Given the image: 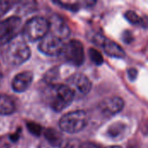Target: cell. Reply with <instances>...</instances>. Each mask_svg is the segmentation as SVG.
Listing matches in <instances>:
<instances>
[{
  "label": "cell",
  "mask_w": 148,
  "mask_h": 148,
  "mask_svg": "<svg viewBox=\"0 0 148 148\" xmlns=\"http://www.w3.org/2000/svg\"><path fill=\"white\" fill-rule=\"evenodd\" d=\"M66 85L71 90L74 97H83L87 95L92 88L90 80L81 73H76L71 75L67 80Z\"/></svg>",
  "instance_id": "obj_6"
},
{
  "label": "cell",
  "mask_w": 148,
  "mask_h": 148,
  "mask_svg": "<svg viewBox=\"0 0 148 148\" xmlns=\"http://www.w3.org/2000/svg\"><path fill=\"white\" fill-rule=\"evenodd\" d=\"M45 137L47 140L53 146H58L61 143V136L54 129H47L45 132Z\"/></svg>",
  "instance_id": "obj_15"
},
{
  "label": "cell",
  "mask_w": 148,
  "mask_h": 148,
  "mask_svg": "<svg viewBox=\"0 0 148 148\" xmlns=\"http://www.w3.org/2000/svg\"><path fill=\"white\" fill-rule=\"evenodd\" d=\"M33 81V74L30 71H24L17 74L11 82L12 89L17 93L26 91Z\"/></svg>",
  "instance_id": "obj_12"
},
{
  "label": "cell",
  "mask_w": 148,
  "mask_h": 148,
  "mask_svg": "<svg viewBox=\"0 0 148 148\" xmlns=\"http://www.w3.org/2000/svg\"><path fill=\"white\" fill-rule=\"evenodd\" d=\"M12 5H13L12 2L0 0V19L11 9Z\"/></svg>",
  "instance_id": "obj_18"
},
{
  "label": "cell",
  "mask_w": 148,
  "mask_h": 148,
  "mask_svg": "<svg viewBox=\"0 0 148 148\" xmlns=\"http://www.w3.org/2000/svg\"><path fill=\"white\" fill-rule=\"evenodd\" d=\"M49 21V32L56 37L63 40L67 38L70 34V29L67 23L60 16L53 15Z\"/></svg>",
  "instance_id": "obj_10"
},
{
  "label": "cell",
  "mask_w": 148,
  "mask_h": 148,
  "mask_svg": "<svg viewBox=\"0 0 148 148\" xmlns=\"http://www.w3.org/2000/svg\"><path fill=\"white\" fill-rule=\"evenodd\" d=\"M106 148H122L121 147H120V146H112V147H106Z\"/></svg>",
  "instance_id": "obj_22"
},
{
  "label": "cell",
  "mask_w": 148,
  "mask_h": 148,
  "mask_svg": "<svg viewBox=\"0 0 148 148\" xmlns=\"http://www.w3.org/2000/svg\"><path fill=\"white\" fill-rule=\"evenodd\" d=\"M125 17L132 24H134V25H142V23H143L142 18L136 12H134L133 10L127 11L125 13Z\"/></svg>",
  "instance_id": "obj_16"
},
{
  "label": "cell",
  "mask_w": 148,
  "mask_h": 148,
  "mask_svg": "<svg viewBox=\"0 0 148 148\" xmlns=\"http://www.w3.org/2000/svg\"><path fill=\"white\" fill-rule=\"evenodd\" d=\"M64 42L62 39L50 34L49 32L40 40L38 48L39 50L47 56H60L62 52Z\"/></svg>",
  "instance_id": "obj_8"
},
{
  "label": "cell",
  "mask_w": 148,
  "mask_h": 148,
  "mask_svg": "<svg viewBox=\"0 0 148 148\" xmlns=\"http://www.w3.org/2000/svg\"><path fill=\"white\" fill-rule=\"evenodd\" d=\"M28 128L29 129V131L36 134V135H39L42 132V128L39 125H36V124H33V123H29L28 125Z\"/></svg>",
  "instance_id": "obj_19"
},
{
  "label": "cell",
  "mask_w": 148,
  "mask_h": 148,
  "mask_svg": "<svg viewBox=\"0 0 148 148\" xmlns=\"http://www.w3.org/2000/svg\"><path fill=\"white\" fill-rule=\"evenodd\" d=\"M80 148H99L97 146H95V145H94V144H92V143H84V144H82Z\"/></svg>",
  "instance_id": "obj_21"
},
{
  "label": "cell",
  "mask_w": 148,
  "mask_h": 148,
  "mask_svg": "<svg viewBox=\"0 0 148 148\" xmlns=\"http://www.w3.org/2000/svg\"><path fill=\"white\" fill-rule=\"evenodd\" d=\"M61 55L66 62L75 66H81L85 60L83 45L78 40H71L65 43Z\"/></svg>",
  "instance_id": "obj_5"
},
{
  "label": "cell",
  "mask_w": 148,
  "mask_h": 148,
  "mask_svg": "<svg viewBox=\"0 0 148 148\" xmlns=\"http://www.w3.org/2000/svg\"><path fill=\"white\" fill-rule=\"evenodd\" d=\"M21 23V18L16 16L0 22V45L8 43L16 37Z\"/></svg>",
  "instance_id": "obj_7"
},
{
  "label": "cell",
  "mask_w": 148,
  "mask_h": 148,
  "mask_svg": "<svg viewBox=\"0 0 148 148\" xmlns=\"http://www.w3.org/2000/svg\"><path fill=\"white\" fill-rule=\"evenodd\" d=\"M124 101L119 96L104 99L99 105L100 111L106 116H112L120 113L124 108Z\"/></svg>",
  "instance_id": "obj_11"
},
{
  "label": "cell",
  "mask_w": 148,
  "mask_h": 148,
  "mask_svg": "<svg viewBox=\"0 0 148 148\" xmlns=\"http://www.w3.org/2000/svg\"><path fill=\"white\" fill-rule=\"evenodd\" d=\"M88 54H89V57L91 61L96 65H101L103 63V56H101L100 51H98L97 49H90L88 51Z\"/></svg>",
  "instance_id": "obj_17"
},
{
  "label": "cell",
  "mask_w": 148,
  "mask_h": 148,
  "mask_svg": "<svg viewBox=\"0 0 148 148\" xmlns=\"http://www.w3.org/2000/svg\"><path fill=\"white\" fill-rule=\"evenodd\" d=\"M44 99L52 110L61 112L71 104L74 95L66 84H51L44 91Z\"/></svg>",
  "instance_id": "obj_1"
},
{
  "label": "cell",
  "mask_w": 148,
  "mask_h": 148,
  "mask_svg": "<svg viewBox=\"0 0 148 148\" xmlns=\"http://www.w3.org/2000/svg\"><path fill=\"white\" fill-rule=\"evenodd\" d=\"M2 78H3V75H2V74L0 73V82H1V80H2Z\"/></svg>",
  "instance_id": "obj_23"
},
{
  "label": "cell",
  "mask_w": 148,
  "mask_h": 148,
  "mask_svg": "<svg viewBox=\"0 0 148 148\" xmlns=\"http://www.w3.org/2000/svg\"><path fill=\"white\" fill-rule=\"evenodd\" d=\"M16 110L14 101L6 95H0V115H10Z\"/></svg>",
  "instance_id": "obj_13"
},
{
  "label": "cell",
  "mask_w": 148,
  "mask_h": 148,
  "mask_svg": "<svg viewBox=\"0 0 148 148\" xmlns=\"http://www.w3.org/2000/svg\"><path fill=\"white\" fill-rule=\"evenodd\" d=\"M95 43H96L98 46H101L105 53L109 56L123 58L126 56L124 49L118 43L108 38H106L103 36H97L95 39Z\"/></svg>",
  "instance_id": "obj_9"
},
{
  "label": "cell",
  "mask_w": 148,
  "mask_h": 148,
  "mask_svg": "<svg viewBox=\"0 0 148 148\" xmlns=\"http://www.w3.org/2000/svg\"><path fill=\"white\" fill-rule=\"evenodd\" d=\"M49 30V21L42 16H34L28 20L23 28V36L25 41L36 42L42 40Z\"/></svg>",
  "instance_id": "obj_3"
},
{
  "label": "cell",
  "mask_w": 148,
  "mask_h": 148,
  "mask_svg": "<svg viewBox=\"0 0 148 148\" xmlns=\"http://www.w3.org/2000/svg\"><path fill=\"white\" fill-rule=\"evenodd\" d=\"M125 129H126V126L124 124H121V123L113 124L108 129V135L111 138L119 137L121 134L124 133Z\"/></svg>",
  "instance_id": "obj_14"
},
{
  "label": "cell",
  "mask_w": 148,
  "mask_h": 148,
  "mask_svg": "<svg viewBox=\"0 0 148 148\" xmlns=\"http://www.w3.org/2000/svg\"><path fill=\"white\" fill-rule=\"evenodd\" d=\"M88 124V114L83 110H76L64 114L60 121V128L68 134H76L85 128Z\"/></svg>",
  "instance_id": "obj_4"
},
{
  "label": "cell",
  "mask_w": 148,
  "mask_h": 148,
  "mask_svg": "<svg viewBox=\"0 0 148 148\" xmlns=\"http://www.w3.org/2000/svg\"><path fill=\"white\" fill-rule=\"evenodd\" d=\"M30 57V49L24 40L13 39L4 50L3 60L11 66H18L25 62Z\"/></svg>",
  "instance_id": "obj_2"
},
{
  "label": "cell",
  "mask_w": 148,
  "mask_h": 148,
  "mask_svg": "<svg viewBox=\"0 0 148 148\" xmlns=\"http://www.w3.org/2000/svg\"><path fill=\"white\" fill-rule=\"evenodd\" d=\"M127 74H128V77L130 78V80L131 81H134L136 79L138 72H137V70L135 69H128Z\"/></svg>",
  "instance_id": "obj_20"
}]
</instances>
